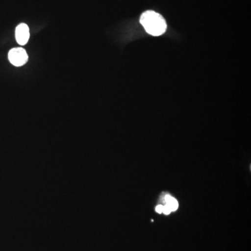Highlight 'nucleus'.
<instances>
[{
  "label": "nucleus",
  "instance_id": "nucleus-1",
  "mask_svg": "<svg viewBox=\"0 0 251 251\" xmlns=\"http://www.w3.org/2000/svg\"><path fill=\"white\" fill-rule=\"evenodd\" d=\"M140 22L149 34L154 36L162 35L166 32V20L161 14L153 11H147L140 16Z\"/></svg>",
  "mask_w": 251,
  "mask_h": 251
},
{
  "label": "nucleus",
  "instance_id": "nucleus-2",
  "mask_svg": "<svg viewBox=\"0 0 251 251\" xmlns=\"http://www.w3.org/2000/svg\"><path fill=\"white\" fill-rule=\"evenodd\" d=\"M9 62L15 67H21L27 63L28 55L25 50L22 48H15L9 51L8 54Z\"/></svg>",
  "mask_w": 251,
  "mask_h": 251
},
{
  "label": "nucleus",
  "instance_id": "nucleus-3",
  "mask_svg": "<svg viewBox=\"0 0 251 251\" xmlns=\"http://www.w3.org/2000/svg\"><path fill=\"white\" fill-rule=\"evenodd\" d=\"M30 33L29 27L25 23L18 25L16 29V39L18 44L21 46L25 45L29 41Z\"/></svg>",
  "mask_w": 251,
  "mask_h": 251
},
{
  "label": "nucleus",
  "instance_id": "nucleus-4",
  "mask_svg": "<svg viewBox=\"0 0 251 251\" xmlns=\"http://www.w3.org/2000/svg\"><path fill=\"white\" fill-rule=\"evenodd\" d=\"M165 202H166V205L170 208L171 211H176L178 209L179 204H178L177 201L174 198L171 197L169 195L165 196Z\"/></svg>",
  "mask_w": 251,
  "mask_h": 251
},
{
  "label": "nucleus",
  "instance_id": "nucleus-5",
  "mask_svg": "<svg viewBox=\"0 0 251 251\" xmlns=\"http://www.w3.org/2000/svg\"><path fill=\"white\" fill-rule=\"evenodd\" d=\"M172 212L171 209H170V208L168 207V206L166 205V204H165L164 206H163V214H166V215H168V214H171Z\"/></svg>",
  "mask_w": 251,
  "mask_h": 251
},
{
  "label": "nucleus",
  "instance_id": "nucleus-6",
  "mask_svg": "<svg viewBox=\"0 0 251 251\" xmlns=\"http://www.w3.org/2000/svg\"><path fill=\"white\" fill-rule=\"evenodd\" d=\"M163 206L161 205V204H160V205H158L156 207V211L157 213H158V214H161L162 212H163Z\"/></svg>",
  "mask_w": 251,
  "mask_h": 251
}]
</instances>
